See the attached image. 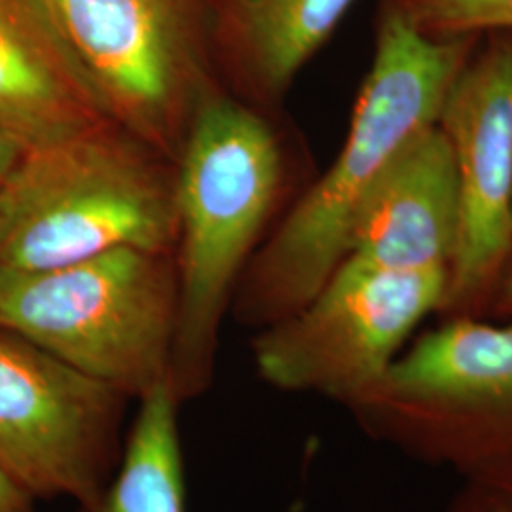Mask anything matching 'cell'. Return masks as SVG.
Instances as JSON below:
<instances>
[{"instance_id": "3", "label": "cell", "mask_w": 512, "mask_h": 512, "mask_svg": "<svg viewBox=\"0 0 512 512\" xmlns=\"http://www.w3.org/2000/svg\"><path fill=\"white\" fill-rule=\"evenodd\" d=\"M177 304L175 253L116 249L52 270L0 266V329L126 399L169 384Z\"/></svg>"}, {"instance_id": "9", "label": "cell", "mask_w": 512, "mask_h": 512, "mask_svg": "<svg viewBox=\"0 0 512 512\" xmlns=\"http://www.w3.org/2000/svg\"><path fill=\"white\" fill-rule=\"evenodd\" d=\"M439 126L452 147L461 198L442 313L482 315L494 304L512 249V40L465 61Z\"/></svg>"}, {"instance_id": "17", "label": "cell", "mask_w": 512, "mask_h": 512, "mask_svg": "<svg viewBox=\"0 0 512 512\" xmlns=\"http://www.w3.org/2000/svg\"><path fill=\"white\" fill-rule=\"evenodd\" d=\"M33 495L0 467V512H33Z\"/></svg>"}, {"instance_id": "7", "label": "cell", "mask_w": 512, "mask_h": 512, "mask_svg": "<svg viewBox=\"0 0 512 512\" xmlns=\"http://www.w3.org/2000/svg\"><path fill=\"white\" fill-rule=\"evenodd\" d=\"M448 272H401L344 260L306 306L260 329V376L351 410L384 380L421 323L444 311Z\"/></svg>"}, {"instance_id": "8", "label": "cell", "mask_w": 512, "mask_h": 512, "mask_svg": "<svg viewBox=\"0 0 512 512\" xmlns=\"http://www.w3.org/2000/svg\"><path fill=\"white\" fill-rule=\"evenodd\" d=\"M124 395L0 329V467L33 497L93 505L109 486Z\"/></svg>"}, {"instance_id": "14", "label": "cell", "mask_w": 512, "mask_h": 512, "mask_svg": "<svg viewBox=\"0 0 512 512\" xmlns=\"http://www.w3.org/2000/svg\"><path fill=\"white\" fill-rule=\"evenodd\" d=\"M399 6L421 31L435 37L512 29V0H404Z\"/></svg>"}, {"instance_id": "1", "label": "cell", "mask_w": 512, "mask_h": 512, "mask_svg": "<svg viewBox=\"0 0 512 512\" xmlns=\"http://www.w3.org/2000/svg\"><path fill=\"white\" fill-rule=\"evenodd\" d=\"M467 59V37L429 35L401 6L385 12L342 150L239 279L234 304L243 323L264 329L325 287L348 256L349 232L368 192L412 137L439 124Z\"/></svg>"}, {"instance_id": "13", "label": "cell", "mask_w": 512, "mask_h": 512, "mask_svg": "<svg viewBox=\"0 0 512 512\" xmlns=\"http://www.w3.org/2000/svg\"><path fill=\"white\" fill-rule=\"evenodd\" d=\"M141 403L118 473L82 512H184L179 401L171 385L162 384Z\"/></svg>"}, {"instance_id": "4", "label": "cell", "mask_w": 512, "mask_h": 512, "mask_svg": "<svg viewBox=\"0 0 512 512\" xmlns=\"http://www.w3.org/2000/svg\"><path fill=\"white\" fill-rule=\"evenodd\" d=\"M18 177L4 268L52 270L116 249L175 253L177 164L112 122L27 152Z\"/></svg>"}, {"instance_id": "6", "label": "cell", "mask_w": 512, "mask_h": 512, "mask_svg": "<svg viewBox=\"0 0 512 512\" xmlns=\"http://www.w3.org/2000/svg\"><path fill=\"white\" fill-rule=\"evenodd\" d=\"M110 120L177 164L203 105L224 90L211 0H44Z\"/></svg>"}, {"instance_id": "15", "label": "cell", "mask_w": 512, "mask_h": 512, "mask_svg": "<svg viewBox=\"0 0 512 512\" xmlns=\"http://www.w3.org/2000/svg\"><path fill=\"white\" fill-rule=\"evenodd\" d=\"M459 480L440 512H512V467Z\"/></svg>"}, {"instance_id": "12", "label": "cell", "mask_w": 512, "mask_h": 512, "mask_svg": "<svg viewBox=\"0 0 512 512\" xmlns=\"http://www.w3.org/2000/svg\"><path fill=\"white\" fill-rule=\"evenodd\" d=\"M355 0H211L220 86L258 110L277 105Z\"/></svg>"}, {"instance_id": "19", "label": "cell", "mask_w": 512, "mask_h": 512, "mask_svg": "<svg viewBox=\"0 0 512 512\" xmlns=\"http://www.w3.org/2000/svg\"><path fill=\"white\" fill-rule=\"evenodd\" d=\"M492 310L501 313V315H507V317L512 319V266L511 270H507V274H505L501 285H499V291L495 294Z\"/></svg>"}, {"instance_id": "10", "label": "cell", "mask_w": 512, "mask_h": 512, "mask_svg": "<svg viewBox=\"0 0 512 512\" xmlns=\"http://www.w3.org/2000/svg\"><path fill=\"white\" fill-rule=\"evenodd\" d=\"M461 198L452 147L439 124L412 137L359 207L348 256L374 268L446 270L458 253Z\"/></svg>"}, {"instance_id": "11", "label": "cell", "mask_w": 512, "mask_h": 512, "mask_svg": "<svg viewBox=\"0 0 512 512\" xmlns=\"http://www.w3.org/2000/svg\"><path fill=\"white\" fill-rule=\"evenodd\" d=\"M110 122L46 2L0 0V128L35 152Z\"/></svg>"}, {"instance_id": "5", "label": "cell", "mask_w": 512, "mask_h": 512, "mask_svg": "<svg viewBox=\"0 0 512 512\" xmlns=\"http://www.w3.org/2000/svg\"><path fill=\"white\" fill-rule=\"evenodd\" d=\"M366 435L459 478L512 467V319L450 315L351 410Z\"/></svg>"}, {"instance_id": "18", "label": "cell", "mask_w": 512, "mask_h": 512, "mask_svg": "<svg viewBox=\"0 0 512 512\" xmlns=\"http://www.w3.org/2000/svg\"><path fill=\"white\" fill-rule=\"evenodd\" d=\"M23 202V188L19 183L18 171L10 179V183L0 188V243L8 234L12 222L18 215L19 207Z\"/></svg>"}, {"instance_id": "2", "label": "cell", "mask_w": 512, "mask_h": 512, "mask_svg": "<svg viewBox=\"0 0 512 512\" xmlns=\"http://www.w3.org/2000/svg\"><path fill=\"white\" fill-rule=\"evenodd\" d=\"M283 183V150L262 110L220 90L177 162V325L169 385L177 401L213 378L220 325Z\"/></svg>"}, {"instance_id": "16", "label": "cell", "mask_w": 512, "mask_h": 512, "mask_svg": "<svg viewBox=\"0 0 512 512\" xmlns=\"http://www.w3.org/2000/svg\"><path fill=\"white\" fill-rule=\"evenodd\" d=\"M27 156V150L12 137L8 131L0 128V188H4L18 171Z\"/></svg>"}]
</instances>
